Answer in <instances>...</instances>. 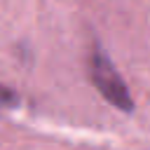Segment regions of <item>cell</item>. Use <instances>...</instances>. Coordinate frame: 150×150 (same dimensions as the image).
I'll return each instance as SVG.
<instances>
[{"label": "cell", "mask_w": 150, "mask_h": 150, "mask_svg": "<svg viewBox=\"0 0 150 150\" xmlns=\"http://www.w3.org/2000/svg\"><path fill=\"white\" fill-rule=\"evenodd\" d=\"M89 77H91L94 87L98 89V94L110 105H115L122 112H131L134 110V98L129 94V87L124 84L122 75L117 73V68L112 66V61L108 59V54L101 47L91 49V56H89Z\"/></svg>", "instance_id": "1"}, {"label": "cell", "mask_w": 150, "mask_h": 150, "mask_svg": "<svg viewBox=\"0 0 150 150\" xmlns=\"http://www.w3.org/2000/svg\"><path fill=\"white\" fill-rule=\"evenodd\" d=\"M14 105H19L16 91L9 89V87H5V84L0 82V108H14Z\"/></svg>", "instance_id": "2"}]
</instances>
